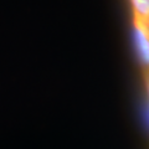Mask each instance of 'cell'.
I'll return each mask as SVG.
<instances>
[{"mask_svg": "<svg viewBox=\"0 0 149 149\" xmlns=\"http://www.w3.org/2000/svg\"><path fill=\"white\" fill-rule=\"evenodd\" d=\"M133 30L139 60L143 66L149 70V27L141 20L133 17Z\"/></svg>", "mask_w": 149, "mask_h": 149, "instance_id": "cell-1", "label": "cell"}, {"mask_svg": "<svg viewBox=\"0 0 149 149\" xmlns=\"http://www.w3.org/2000/svg\"><path fill=\"white\" fill-rule=\"evenodd\" d=\"M133 17L141 20L149 27V0H130Z\"/></svg>", "mask_w": 149, "mask_h": 149, "instance_id": "cell-2", "label": "cell"}, {"mask_svg": "<svg viewBox=\"0 0 149 149\" xmlns=\"http://www.w3.org/2000/svg\"><path fill=\"white\" fill-rule=\"evenodd\" d=\"M147 87H148V93H149V70H148V76H147Z\"/></svg>", "mask_w": 149, "mask_h": 149, "instance_id": "cell-3", "label": "cell"}]
</instances>
